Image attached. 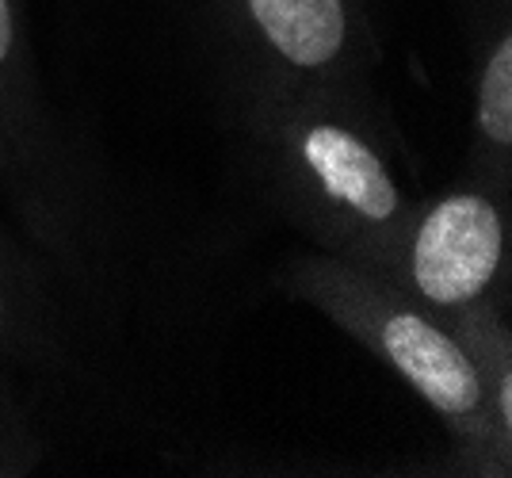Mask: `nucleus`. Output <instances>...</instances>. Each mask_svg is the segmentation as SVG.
<instances>
[{"label": "nucleus", "instance_id": "nucleus-1", "mask_svg": "<svg viewBox=\"0 0 512 478\" xmlns=\"http://www.w3.org/2000/svg\"><path fill=\"white\" fill-rule=\"evenodd\" d=\"M279 207L321 253L379 272L417 199L360 81H302L264 92L253 111Z\"/></svg>", "mask_w": 512, "mask_h": 478}, {"label": "nucleus", "instance_id": "nucleus-2", "mask_svg": "<svg viewBox=\"0 0 512 478\" xmlns=\"http://www.w3.org/2000/svg\"><path fill=\"white\" fill-rule=\"evenodd\" d=\"M287 291L356 337L448 425L463 475H512V448L493 433L467 356L436 314L383 276L321 249L287 268Z\"/></svg>", "mask_w": 512, "mask_h": 478}, {"label": "nucleus", "instance_id": "nucleus-3", "mask_svg": "<svg viewBox=\"0 0 512 478\" xmlns=\"http://www.w3.org/2000/svg\"><path fill=\"white\" fill-rule=\"evenodd\" d=\"M375 276L436 318L509 295V192L467 173L440 196H421Z\"/></svg>", "mask_w": 512, "mask_h": 478}, {"label": "nucleus", "instance_id": "nucleus-4", "mask_svg": "<svg viewBox=\"0 0 512 478\" xmlns=\"http://www.w3.org/2000/svg\"><path fill=\"white\" fill-rule=\"evenodd\" d=\"M264 62V92L302 81H360L371 31L352 0H222Z\"/></svg>", "mask_w": 512, "mask_h": 478}, {"label": "nucleus", "instance_id": "nucleus-5", "mask_svg": "<svg viewBox=\"0 0 512 478\" xmlns=\"http://www.w3.org/2000/svg\"><path fill=\"white\" fill-rule=\"evenodd\" d=\"M463 348L497 440L512 448V318L509 295H486L440 318Z\"/></svg>", "mask_w": 512, "mask_h": 478}, {"label": "nucleus", "instance_id": "nucleus-6", "mask_svg": "<svg viewBox=\"0 0 512 478\" xmlns=\"http://www.w3.org/2000/svg\"><path fill=\"white\" fill-rule=\"evenodd\" d=\"M467 173L512 196V31L501 16L474 73V142Z\"/></svg>", "mask_w": 512, "mask_h": 478}, {"label": "nucleus", "instance_id": "nucleus-7", "mask_svg": "<svg viewBox=\"0 0 512 478\" xmlns=\"http://www.w3.org/2000/svg\"><path fill=\"white\" fill-rule=\"evenodd\" d=\"M31 131V50L16 0H0V150L12 157Z\"/></svg>", "mask_w": 512, "mask_h": 478}, {"label": "nucleus", "instance_id": "nucleus-8", "mask_svg": "<svg viewBox=\"0 0 512 478\" xmlns=\"http://www.w3.org/2000/svg\"><path fill=\"white\" fill-rule=\"evenodd\" d=\"M8 169V157L0 150V176ZM43 318V287L31 261L0 230V348L27 345Z\"/></svg>", "mask_w": 512, "mask_h": 478}, {"label": "nucleus", "instance_id": "nucleus-9", "mask_svg": "<svg viewBox=\"0 0 512 478\" xmlns=\"http://www.w3.org/2000/svg\"><path fill=\"white\" fill-rule=\"evenodd\" d=\"M39 463V440L31 421L0 375V475H27Z\"/></svg>", "mask_w": 512, "mask_h": 478}]
</instances>
